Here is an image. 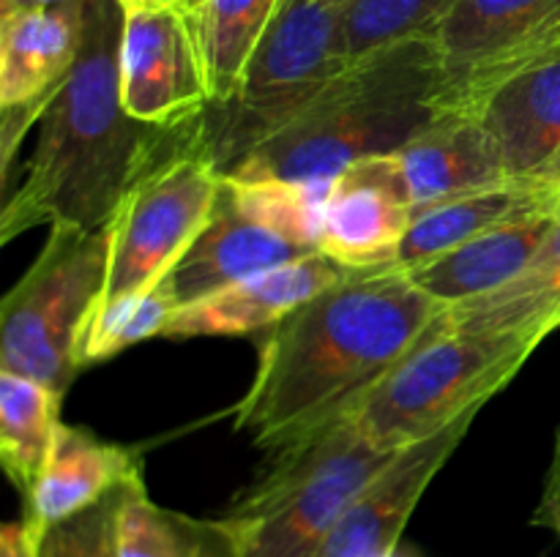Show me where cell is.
Masks as SVG:
<instances>
[{"label": "cell", "mask_w": 560, "mask_h": 557, "mask_svg": "<svg viewBox=\"0 0 560 557\" xmlns=\"http://www.w3.org/2000/svg\"><path fill=\"white\" fill-rule=\"evenodd\" d=\"M443 309L397 268L348 271L268 328L235 429L279 451L348 418Z\"/></svg>", "instance_id": "6da1fadb"}, {"label": "cell", "mask_w": 560, "mask_h": 557, "mask_svg": "<svg viewBox=\"0 0 560 557\" xmlns=\"http://www.w3.org/2000/svg\"><path fill=\"white\" fill-rule=\"evenodd\" d=\"M118 0H85L82 42L38 118L27 175L3 218L5 244L38 224L102 229L170 126L131 118L120 102Z\"/></svg>", "instance_id": "7a4b0ae2"}, {"label": "cell", "mask_w": 560, "mask_h": 557, "mask_svg": "<svg viewBox=\"0 0 560 557\" xmlns=\"http://www.w3.org/2000/svg\"><path fill=\"white\" fill-rule=\"evenodd\" d=\"M452 109V76L435 42L405 38L353 60L288 126L224 178L334 180L364 158L388 156Z\"/></svg>", "instance_id": "3957f363"}, {"label": "cell", "mask_w": 560, "mask_h": 557, "mask_svg": "<svg viewBox=\"0 0 560 557\" xmlns=\"http://www.w3.org/2000/svg\"><path fill=\"white\" fill-rule=\"evenodd\" d=\"M345 5L348 0L279 3L233 96L200 112L202 140L219 173L228 175L348 69Z\"/></svg>", "instance_id": "277c9868"}, {"label": "cell", "mask_w": 560, "mask_h": 557, "mask_svg": "<svg viewBox=\"0 0 560 557\" xmlns=\"http://www.w3.org/2000/svg\"><path fill=\"white\" fill-rule=\"evenodd\" d=\"M397 451L372 446L348 418L273 451L224 522L241 557H315L345 508Z\"/></svg>", "instance_id": "5b68a950"}, {"label": "cell", "mask_w": 560, "mask_h": 557, "mask_svg": "<svg viewBox=\"0 0 560 557\" xmlns=\"http://www.w3.org/2000/svg\"><path fill=\"white\" fill-rule=\"evenodd\" d=\"M541 339L517 331H452L441 317L350 413L383 451L435 435L509 386Z\"/></svg>", "instance_id": "8992f818"}, {"label": "cell", "mask_w": 560, "mask_h": 557, "mask_svg": "<svg viewBox=\"0 0 560 557\" xmlns=\"http://www.w3.org/2000/svg\"><path fill=\"white\" fill-rule=\"evenodd\" d=\"M222 173L200 131V112L170 126L107 222L109 254L98 300L140 293L167 276L211 216Z\"/></svg>", "instance_id": "52a82bcc"}, {"label": "cell", "mask_w": 560, "mask_h": 557, "mask_svg": "<svg viewBox=\"0 0 560 557\" xmlns=\"http://www.w3.org/2000/svg\"><path fill=\"white\" fill-rule=\"evenodd\" d=\"M107 227L55 224L25 276L0 298V369L66 393L80 339L107 278Z\"/></svg>", "instance_id": "ba28073f"}, {"label": "cell", "mask_w": 560, "mask_h": 557, "mask_svg": "<svg viewBox=\"0 0 560 557\" xmlns=\"http://www.w3.org/2000/svg\"><path fill=\"white\" fill-rule=\"evenodd\" d=\"M452 109L485 129L509 180L550 186L560 169V42L452 87Z\"/></svg>", "instance_id": "9c48e42d"}, {"label": "cell", "mask_w": 560, "mask_h": 557, "mask_svg": "<svg viewBox=\"0 0 560 557\" xmlns=\"http://www.w3.org/2000/svg\"><path fill=\"white\" fill-rule=\"evenodd\" d=\"M120 102L148 126H175L211 104L189 9L124 5Z\"/></svg>", "instance_id": "30bf717a"}, {"label": "cell", "mask_w": 560, "mask_h": 557, "mask_svg": "<svg viewBox=\"0 0 560 557\" xmlns=\"http://www.w3.org/2000/svg\"><path fill=\"white\" fill-rule=\"evenodd\" d=\"M479 413L481 410H468L435 435L397 448L386 467L377 470L350 500L317 546L315 557H392L416 506L465 440Z\"/></svg>", "instance_id": "8fae6325"}, {"label": "cell", "mask_w": 560, "mask_h": 557, "mask_svg": "<svg viewBox=\"0 0 560 557\" xmlns=\"http://www.w3.org/2000/svg\"><path fill=\"white\" fill-rule=\"evenodd\" d=\"M392 153L364 158L331 180L317 251L345 271L388 268L410 224Z\"/></svg>", "instance_id": "7c38bea8"}, {"label": "cell", "mask_w": 560, "mask_h": 557, "mask_svg": "<svg viewBox=\"0 0 560 557\" xmlns=\"http://www.w3.org/2000/svg\"><path fill=\"white\" fill-rule=\"evenodd\" d=\"M430 38L457 87L560 42V0H457Z\"/></svg>", "instance_id": "4fadbf2b"}, {"label": "cell", "mask_w": 560, "mask_h": 557, "mask_svg": "<svg viewBox=\"0 0 560 557\" xmlns=\"http://www.w3.org/2000/svg\"><path fill=\"white\" fill-rule=\"evenodd\" d=\"M345 268L315 251L288 265L255 273L230 287L217 289L195 304L178 306L164 328L162 339L197 336H246L268 331L301 304L331 287L345 276Z\"/></svg>", "instance_id": "5bb4252c"}, {"label": "cell", "mask_w": 560, "mask_h": 557, "mask_svg": "<svg viewBox=\"0 0 560 557\" xmlns=\"http://www.w3.org/2000/svg\"><path fill=\"white\" fill-rule=\"evenodd\" d=\"M140 470V457L131 448L98 440L93 431L60 420L47 459L31 491L22 497V524L31 533L33 544L44 530L96 506Z\"/></svg>", "instance_id": "9a60e30c"}, {"label": "cell", "mask_w": 560, "mask_h": 557, "mask_svg": "<svg viewBox=\"0 0 560 557\" xmlns=\"http://www.w3.org/2000/svg\"><path fill=\"white\" fill-rule=\"evenodd\" d=\"M392 162L410 211L509 180L490 137L463 109L441 115Z\"/></svg>", "instance_id": "2e32d148"}, {"label": "cell", "mask_w": 560, "mask_h": 557, "mask_svg": "<svg viewBox=\"0 0 560 557\" xmlns=\"http://www.w3.org/2000/svg\"><path fill=\"white\" fill-rule=\"evenodd\" d=\"M306 254L315 251H304L282 235L246 218L230 200L222 180L211 216L167 276L178 295V306H186L241 278L288 265Z\"/></svg>", "instance_id": "e0dca14e"}, {"label": "cell", "mask_w": 560, "mask_h": 557, "mask_svg": "<svg viewBox=\"0 0 560 557\" xmlns=\"http://www.w3.org/2000/svg\"><path fill=\"white\" fill-rule=\"evenodd\" d=\"M558 216H525L498 224L432 260L405 268V276L443 306L481 298L512 282L541 249Z\"/></svg>", "instance_id": "ac0fdd59"}, {"label": "cell", "mask_w": 560, "mask_h": 557, "mask_svg": "<svg viewBox=\"0 0 560 557\" xmlns=\"http://www.w3.org/2000/svg\"><path fill=\"white\" fill-rule=\"evenodd\" d=\"M560 216V205L547 186L506 183L487 186V189L468 191L435 205L416 208L410 213L408 233L399 244L397 257L388 268H413L419 262L432 260L498 224L514 222L525 216Z\"/></svg>", "instance_id": "d6986e66"}, {"label": "cell", "mask_w": 560, "mask_h": 557, "mask_svg": "<svg viewBox=\"0 0 560 557\" xmlns=\"http://www.w3.org/2000/svg\"><path fill=\"white\" fill-rule=\"evenodd\" d=\"M85 0L52 9H22L3 31L0 115L47 96L63 82L80 52Z\"/></svg>", "instance_id": "ffe728a7"}, {"label": "cell", "mask_w": 560, "mask_h": 557, "mask_svg": "<svg viewBox=\"0 0 560 557\" xmlns=\"http://www.w3.org/2000/svg\"><path fill=\"white\" fill-rule=\"evenodd\" d=\"M452 331H517L545 342L560 328V216L534 260L503 287L441 311Z\"/></svg>", "instance_id": "44dd1931"}, {"label": "cell", "mask_w": 560, "mask_h": 557, "mask_svg": "<svg viewBox=\"0 0 560 557\" xmlns=\"http://www.w3.org/2000/svg\"><path fill=\"white\" fill-rule=\"evenodd\" d=\"M120 557H241L224 519H191L148 497L142 473L124 486L118 511Z\"/></svg>", "instance_id": "7402d4cb"}, {"label": "cell", "mask_w": 560, "mask_h": 557, "mask_svg": "<svg viewBox=\"0 0 560 557\" xmlns=\"http://www.w3.org/2000/svg\"><path fill=\"white\" fill-rule=\"evenodd\" d=\"M282 0H200L191 11L211 104L228 102Z\"/></svg>", "instance_id": "603a6c76"}, {"label": "cell", "mask_w": 560, "mask_h": 557, "mask_svg": "<svg viewBox=\"0 0 560 557\" xmlns=\"http://www.w3.org/2000/svg\"><path fill=\"white\" fill-rule=\"evenodd\" d=\"M63 393L0 369V470L25 497L60 424Z\"/></svg>", "instance_id": "cb8c5ba5"}, {"label": "cell", "mask_w": 560, "mask_h": 557, "mask_svg": "<svg viewBox=\"0 0 560 557\" xmlns=\"http://www.w3.org/2000/svg\"><path fill=\"white\" fill-rule=\"evenodd\" d=\"M222 180L230 200L246 218L304 251H317L331 180H235L224 175Z\"/></svg>", "instance_id": "d4e9b609"}, {"label": "cell", "mask_w": 560, "mask_h": 557, "mask_svg": "<svg viewBox=\"0 0 560 557\" xmlns=\"http://www.w3.org/2000/svg\"><path fill=\"white\" fill-rule=\"evenodd\" d=\"M175 309H178V295L170 276L159 278L140 293L98 300L80 339V353H77L80 366L85 369L102 364L145 339H162Z\"/></svg>", "instance_id": "484cf974"}, {"label": "cell", "mask_w": 560, "mask_h": 557, "mask_svg": "<svg viewBox=\"0 0 560 557\" xmlns=\"http://www.w3.org/2000/svg\"><path fill=\"white\" fill-rule=\"evenodd\" d=\"M457 0H348L345 47L348 60H361L375 49L427 36Z\"/></svg>", "instance_id": "4316f807"}, {"label": "cell", "mask_w": 560, "mask_h": 557, "mask_svg": "<svg viewBox=\"0 0 560 557\" xmlns=\"http://www.w3.org/2000/svg\"><path fill=\"white\" fill-rule=\"evenodd\" d=\"M126 481L96 506L44 530L36 538L33 557H120L118 511Z\"/></svg>", "instance_id": "83f0119b"}, {"label": "cell", "mask_w": 560, "mask_h": 557, "mask_svg": "<svg viewBox=\"0 0 560 557\" xmlns=\"http://www.w3.org/2000/svg\"><path fill=\"white\" fill-rule=\"evenodd\" d=\"M52 93H47V96L25 104V107L5 109V112L0 115V249L5 246L3 218H5V208H9V202H11V197H9L11 167H14V158H16V153H20L22 140H25L27 131L38 123V118H42L44 109H47Z\"/></svg>", "instance_id": "f1b7e54d"}, {"label": "cell", "mask_w": 560, "mask_h": 557, "mask_svg": "<svg viewBox=\"0 0 560 557\" xmlns=\"http://www.w3.org/2000/svg\"><path fill=\"white\" fill-rule=\"evenodd\" d=\"M534 524L560 535V429L556 437V451H552V464L547 470L545 489H541V500L534 511Z\"/></svg>", "instance_id": "f546056e"}, {"label": "cell", "mask_w": 560, "mask_h": 557, "mask_svg": "<svg viewBox=\"0 0 560 557\" xmlns=\"http://www.w3.org/2000/svg\"><path fill=\"white\" fill-rule=\"evenodd\" d=\"M120 5H148V9H189L191 0H118Z\"/></svg>", "instance_id": "4dcf8cb0"}, {"label": "cell", "mask_w": 560, "mask_h": 557, "mask_svg": "<svg viewBox=\"0 0 560 557\" xmlns=\"http://www.w3.org/2000/svg\"><path fill=\"white\" fill-rule=\"evenodd\" d=\"M20 9H52V5L74 3V0H16Z\"/></svg>", "instance_id": "1f68e13d"}, {"label": "cell", "mask_w": 560, "mask_h": 557, "mask_svg": "<svg viewBox=\"0 0 560 557\" xmlns=\"http://www.w3.org/2000/svg\"><path fill=\"white\" fill-rule=\"evenodd\" d=\"M16 11H22L16 0H0V25H5V22L16 14Z\"/></svg>", "instance_id": "d6a6232c"}, {"label": "cell", "mask_w": 560, "mask_h": 557, "mask_svg": "<svg viewBox=\"0 0 560 557\" xmlns=\"http://www.w3.org/2000/svg\"><path fill=\"white\" fill-rule=\"evenodd\" d=\"M547 189L552 191V197H556L558 200V205H560V169H558V175H556V180H552L550 186H547Z\"/></svg>", "instance_id": "836d02e7"}, {"label": "cell", "mask_w": 560, "mask_h": 557, "mask_svg": "<svg viewBox=\"0 0 560 557\" xmlns=\"http://www.w3.org/2000/svg\"><path fill=\"white\" fill-rule=\"evenodd\" d=\"M0 87H3V31H0Z\"/></svg>", "instance_id": "e575fe53"}, {"label": "cell", "mask_w": 560, "mask_h": 557, "mask_svg": "<svg viewBox=\"0 0 560 557\" xmlns=\"http://www.w3.org/2000/svg\"><path fill=\"white\" fill-rule=\"evenodd\" d=\"M197 3H200V0H191V3H189V9H195V5H197Z\"/></svg>", "instance_id": "d590c367"}]
</instances>
